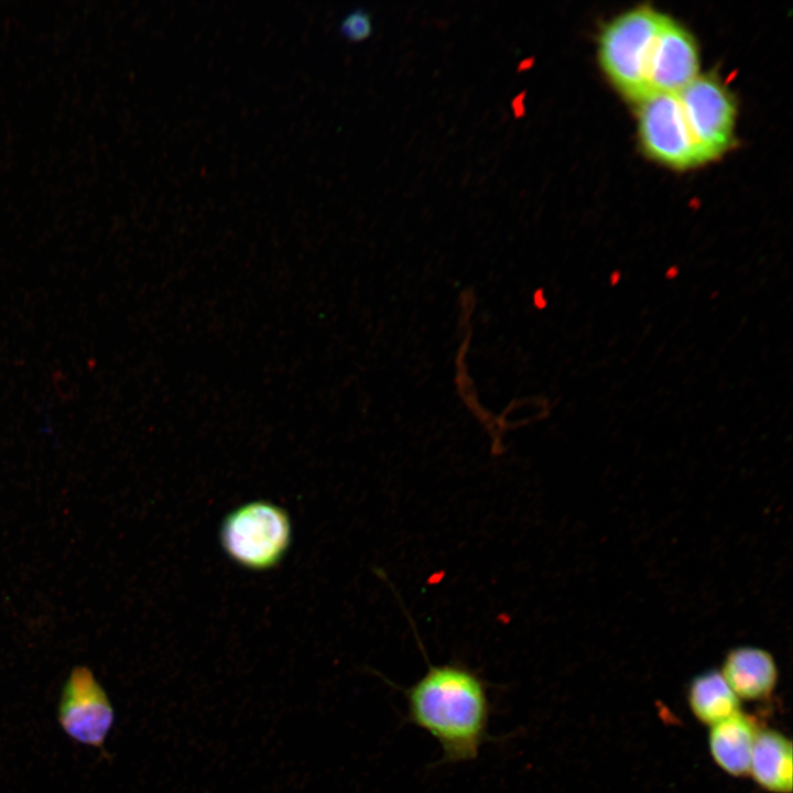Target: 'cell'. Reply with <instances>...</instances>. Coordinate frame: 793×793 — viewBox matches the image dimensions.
Returning a JSON list of instances; mask_svg holds the SVG:
<instances>
[{"label": "cell", "instance_id": "obj_1", "mask_svg": "<svg viewBox=\"0 0 793 793\" xmlns=\"http://www.w3.org/2000/svg\"><path fill=\"white\" fill-rule=\"evenodd\" d=\"M427 665L425 674L404 689L408 721L438 742L444 761H471L488 738V686L463 663Z\"/></svg>", "mask_w": 793, "mask_h": 793}, {"label": "cell", "instance_id": "obj_2", "mask_svg": "<svg viewBox=\"0 0 793 793\" xmlns=\"http://www.w3.org/2000/svg\"><path fill=\"white\" fill-rule=\"evenodd\" d=\"M663 14L631 9L610 21L599 37V64L617 90L632 102L648 96L647 66Z\"/></svg>", "mask_w": 793, "mask_h": 793}, {"label": "cell", "instance_id": "obj_3", "mask_svg": "<svg viewBox=\"0 0 793 793\" xmlns=\"http://www.w3.org/2000/svg\"><path fill=\"white\" fill-rule=\"evenodd\" d=\"M287 513L268 501H252L231 511L224 520L220 542L238 565L270 569L281 562L291 543Z\"/></svg>", "mask_w": 793, "mask_h": 793}, {"label": "cell", "instance_id": "obj_4", "mask_svg": "<svg viewBox=\"0 0 793 793\" xmlns=\"http://www.w3.org/2000/svg\"><path fill=\"white\" fill-rule=\"evenodd\" d=\"M56 718L73 741L105 750L115 724V708L90 667L76 665L70 670L61 689Z\"/></svg>", "mask_w": 793, "mask_h": 793}, {"label": "cell", "instance_id": "obj_5", "mask_svg": "<svg viewBox=\"0 0 793 793\" xmlns=\"http://www.w3.org/2000/svg\"><path fill=\"white\" fill-rule=\"evenodd\" d=\"M637 106L640 140L651 159L674 169L707 162L689 131L676 94H650Z\"/></svg>", "mask_w": 793, "mask_h": 793}, {"label": "cell", "instance_id": "obj_6", "mask_svg": "<svg viewBox=\"0 0 793 793\" xmlns=\"http://www.w3.org/2000/svg\"><path fill=\"white\" fill-rule=\"evenodd\" d=\"M676 95L706 161L720 156L734 141L737 110L729 89L714 74H704Z\"/></svg>", "mask_w": 793, "mask_h": 793}, {"label": "cell", "instance_id": "obj_7", "mask_svg": "<svg viewBox=\"0 0 793 793\" xmlns=\"http://www.w3.org/2000/svg\"><path fill=\"white\" fill-rule=\"evenodd\" d=\"M698 75L699 56L693 35L663 14L648 59V95L677 94Z\"/></svg>", "mask_w": 793, "mask_h": 793}, {"label": "cell", "instance_id": "obj_8", "mask_svg": "<svg viewBox=\"0 0 793 793\" xmlns=\"http://www.w3.org/2000/svg\"><path fill=\"white\" fill-rule=\"evenodd\" d=\"M459 343L455 352V389L458 398L468 412L486 430L491 439L493 454L503 450V437L497 431L496 414H492L481 402L469 368V355L472 337V321L476 311V296L472 290H464L458 297Z\"/></svg>", "mask_w": 793, "mask_h": 793}, {"label": "cell", "instance_id": "obj_9", "mask_svg": "<svg viewBox=\"0 0 793 793\" xmlns=\"http://www.w3.org/2000/svg\"><path fill=\"white\" fill-rule=\"evenodd\" d=\"M720 673L739 699L761 700L771 696L779 680L774 656L756 645H738L724 656Z\"/></svg>", "mask_w": 793, "mask_h": 793}, {"label": "cell", "instance_id": "obj_10", "mask_svg": "<svg viewBox=\"0 0 793 793\" xmlns=\"http://www.w3.org/2000/svg\"><path fill=\"white\" fill-rule=\"evenodd\" d=\"M758 731L756 720L742 711L710 726L708 748L715 763L729 775H749Z\"/></svg>", "mask_w": 793, "mask_h": 793}, {"label": "cell", "instance_id": "obj_11", "mask_svg": "<svg viewBox=\"0 0 793 793\" xmlns=\"http://www.w3.org/2000/svg\"><path fill=\"white\" fill-rule=\"evenodd\" d=\"M749 775L769 792L791 793V740L774 729L759 730L752 748Z\"/></svg>", "mask_w": 793, "mask_h": 793}, {"label": "cell", "instance_id": "obj_12", "mask_svg": "<svg viewBox=\"0 0 793 793\" xmlns=\"http://www.w3.org/2000/svg\"><path fill=\"white\" fill-rule=\"evenodd\" d=\"M687 703L695 718L708 726L741 711L740 699L717 670L704 671L692 678Z\"/></svg>", "mask_w": 793, "mask_h": 793}, {"label": "cell", "instance_id": "obj_13", "mask_svg": "<svg viewBox=\"0 0 793 793\" xmlns=\"http://www.w3.org/2000/svg\"><path fill=\"white\" fill-rule=\"evenodd\" d=\"M551 413L550 401L540 395H524L512 399L499 414L496 415V426L500 436L540 422Z\"/></svg>", "mask_w": 793, "mask_h": 793}, {"label": "cell", "instance_id": "obj_14", "mask_svg": "<svg viewBox=\"0 0 793 793\" xmlns=\"http://www.w3.org/2000/svg\"><path fill=\"white\" fill-rule=\"evenodd\" d=\"M343 36L352 42H360L372 33V18L369 11L358 7L348 12L339 23Z\"/></svg>", "mask_w": 793, "mask_h": 793}]
</instances>
